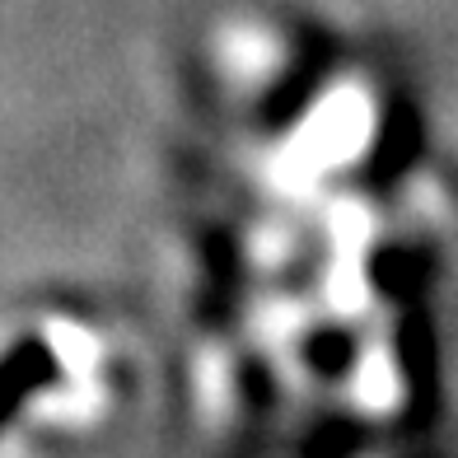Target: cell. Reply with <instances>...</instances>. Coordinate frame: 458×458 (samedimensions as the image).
<instances>
[{"label":"cell","mask_w":458,"mask_h":458,"mask_svg":"<svg viewBox=\"0 0 458 458\" xmlns=\"http://www.w3.org/2000/svg\"><path fill=\"white\" fill-rule=\"evenodd\" d=\"M52 346H56V356L61 365H66L75 379H85V374H94L98 365V346L89 332H80V327H66V323H52Z\"/></svg>","instance_id":"obj_1"}]
</instances>
